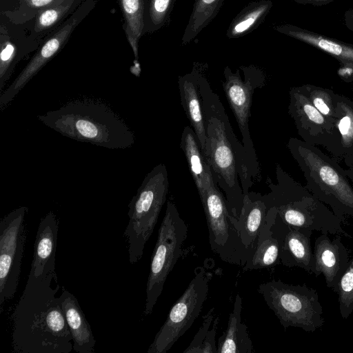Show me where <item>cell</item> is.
<instances>
[{"instance_id":"cell-1","label":"cell","mask_w":353,"mask_h":353,"mask_svg":"<svg viewBox=\"0 0 353 353\" xmlns=\"http://www.w3.org/2000/svg\"><path fill=\"white\" fill-rule=\"evenodd\" d=\"M61 288L57 273L28 277L11 314L14 352L70 353L73 350V339L58 295Z\"/></svg>"},{"instance_id":"cell-2","label":"cell","mask_w":353,"mask_h":353,"mask_svg":"<svg viewBox=\"0 0 353 353\" xmlns=\"http://www.w3.org/2000/svg\"><path fill=\"white\" fill-rule=\"evenodd\" d=\"M199 89L207 134L204 154L214 183L223 192L230 213L238 220L244 196L254 181L245 150L233 131L219 95L201 70Z\"/></svg>"},{"instance_id":"cell-3","label":"cell","mask_w":353,"mask_h":353,"mask_svg":"<svg viewBox=\"0 0 353 353\" xmlns=\"http://www.w3.org/2000/svg\"><path fill=\"white\" fill-rule=\"evenodd\" d=\"M37 119L65 137L108 149L131 148L135 142L134 134L126 123L98 100H74Z\"/></svg>"},{"instance_id":"cell-4","label":"cell","mask_w":353,"mask_h":353,"mask_svg":"<svg viewBox=\"0 0 353 353\" xmlns=\"http://www.w3.org/2000/svg\"><path fill=\"white\" fill-rule=\"evenodd\" d=\"M287 147L306 181L305 188L343 222L353 219V186L343 168L316 145L291 137Z\"/></svg>"},{"instance_id":"cell-5","label":"cell","mask_w":353,"mask_h":353,"mask_svg":"<svg viewBox=\"0 0 353 353\" xmlns=\"http://www.w3.org/2000/svg\"><path fill=\"white\" fill-rule=\"evenodd\" d=\"M276 176L277 183H270L268 185L270 192L262 197L268 208H275L284 223L323 234L353 238L343 230L342 222L325 203L278 164Z\"/></svg>"},{"instance_id":"cell-6","label":"cell","mask_w":353,"mask_h":353,"mask_svg":"<svg viewBox=\"0 0 353 353\" xmlns=\"http://www.w3.org/2000/svg\"><path fill=\"white\" fill-rule=\"evenodd\" d=\"M169 179L164 163H159L145 176L128 205V223L124 231L129 261L137 263L152 235L166 201Z\"/></svg>"},{"instance_id":"cell-7","label":"cell","mask_w":353,"mask_h":353,"mask_svg":"<svg viewBox=\"0 0 353 353\" xmlns=\"http://www.w3.org/2000/svg\"><path fill=\"white\" fill-rule=\"evenodd\" d=\"M258 292L285 330L294 327L314 332L325 323L317 291L305 284L272 280L259 285Z\"/></svg>"},{"instance_id":"cell-8","label":"cell","mask_w":353,"mask_h":353,"mask_svg":"<svg viewBox=\"0 0 353 353\" xmlns=\"http://www.w3.org/2000/svg\"><path fill=\"white\" fill-rule=\"evenodd\" d=\"M188 226L172 201L168 200L151 256L146 284L143 314L150 315L160 296L166 279L183 252Z\"/></svg>"},{"instance_id":"cell-9","label":"cell","mask_w":353,"mask_h":353,"mask_svg":"<svg viewBox=\"0 0 353 353\" xmlns=\"http://www.w3.org/2000/svg\"><path fill=\"white\" fill-rule=\"evenodd\" d=\"M211 274L203 267L195 269L194 276L175 302L167 318L149 346L148 353H165L192 325L207 300Z\"/></svg>"},{"instance_id":"cell-10","label":"cell","mask_w":353,"mask_h":353,"mask_svg":"<svg viewBox=\"0 0 353 353\" xmlns=\"http://www.w3.org/2000/svg\"><path fill=\"white\" fill-rule=\"evenodd\" d=\"M209 232L211 250L230 264L244 266L252 253L242 242L225 196L217 185L212 186L201 201ZM235 218V217H234Z\"/></svg>"},{"instance_id":"cell-11","label":"cell","mask_w":353,"mask_h":353,"mask_svg":"<svg viewBox=\"0 0 353 353\" xmlns=\"http://www.w3.org/2000/svg\"><path fill=\"white\" fill-rule=\"evenodd\" d=\"M244 80L239 70L233 72L226 66L223 71V88L228 103L233 112L242 137L252 176L254 180L260 175L257 156L249 130V119L254 91L263 86L265 79L262 72L253 66L241 67Z\"/></svg>"},{"instance_id":"cell-12","label":"cell","mask_w":353,"mask_h":353,"mask_svg":"<svg viewBox=\"0 0 353 353\" xmlns=\"http://www.w3.org/2000/svg\"><path fill=\"white\" fill-rule=\"evenodd\" d=\"M26 206L16 208L0 221V313L17 292L26 240Z\"/></svg>"},{"instance_id":"cell-13","label":"cell","mask_w":353,"mask_h":353,"mask_svg":"<svg viewBox=\"0 0 353 353\" xmlns=\"http://www.w3.org/2000/svg\"><path fill=\"white\" fill-rule=\"evenodd\" d=\"M97 0H85L80 6L45 39L32 59L0 97V108H5L37 74V73L66 44L72 33L96 6Z\"/></svg>"},{"instance_id":"cell-14","label":"cell","mask_w":353,"mask_h":353,"mask_svg":"<svg viewBox=\"0 0 353 353\" xmlns=\"http://www.w3.org/2000/svg\"><path fill=\"white\" fill-rule=\"evenodd\" d=\"M289 95L288 113L302 140L310 145H322L330 152L334 125L311 103L301 85L291 88Z\"/></svg>"},{"instance_id":"cell-15","label":"cell","mask_w":353,"mask_h":353,"mask_svg":"<svg viewBox=\"0 0 353 353\" xmlns=\"http://www.w3.org/2000/svg\"><path fill=\"white\" fill-rule=\"evenodd\" d=\"M1 20L0 28V92L10 79L17 63L28 54L38 50L40 42L30 33L28 34L23 25L12 23L6 17Z\"/></svg>"},{"instance_id":"cell-16","label":"cell","mask_w":353,"mask_h":353,"mask_svg":"<svg viewBox=\"0 0 353 353\" xmlns=\"http://www.w3.org/2000/svg\"><path fill=\"white\" fill-rule=\"evenodd\" d=\"M342 235L331 240L327 234L322 233L314 243L313 274H323L326 286L335 291L339 281L350 263L347 249L342 241Z\"/></svg>"},{"instance_id":"cell-17","label":"cell","mask_w":353,"mask_h":353,"mask_svg":"<svg viewBox=\"0 0 353 353\" xmlns=\"http://www.w3.org/2000/svg\"><path fill=\"white\" fill-rule=\"evenodd\" d=\"M256 249L244 266L243 271L272 268L279 263L285 224L277 215L275 208H268Z\"/></svg>"},{"instance_id":"cell-18","label":"cell","mask_w":353,"mask_h":353,"mask_svg":"<svg viewBox=\"0 0 353 353\" xmlns=\"http://www.w3.org/2000/svg\"><path fill=\"white\" fill-rule=\"evenodd\" d=\"M59 221L50 211L40 221L34 244L28 277L40 278L56 272V250Z\"/></svg>"},{"instance_id":"cell-19","label":"cell","mask_w":353,"mask_h":353,"mask_svg":"<svg viewBox=\"0 0 353 353\" xmlns=\"http://www.w3.org/2000/svg\"><path fill=\"white\" fill-rule=\"evenodd\" d=\"M268 210L262 195L258 192H249L244 196L243 205L239 219L232 220L243 243L252 254L256 249L260 232L266 222Z\"/></svg>"},{"instance_id":"cell-20","label":"cell","mask_w":353,"mask_h":353,"mask_svg":"<svg viewBox=\"0 0 353 353\" xmlns=\"http://www.w3.org/2000/svg\"><path fill=\"white\" fill-rule=\"evenodd\" d=\"M199 72L200 70L193 68L191 72L179 76L178 87L181 105L205 153L207 134L199 89Z\"/></svg>"},{"instance_id":"cell-21","label":"cell","mask_w":353,"mask_h":353,"mask_svg":"<svg viewBox=\"0 0 353 353\" xmlns=\"http://www.w3.org/2000/svg\"><path fill=\"white\" fill-rule=\"evenodd\" d=\"M312 232L306 228L285 224L280 254V261L283 265L298 267L313 274L314 259L311 247Z\"/></svg>"},{"instance_id":"cell-22","label":"cell","mask_w":353,"mask_h":353,"mask_svg":"<svg viewBox=\"0 0 353 353\" xmlns=\"http://www.w3.org/2000/svg\"><path fill=\"white\" fill-rule=\"evenodd\" d=\"M60 298L73 339V350L78 353L94 352L96 341L77 299L64 286L61 288Z\"/></svg>"},{"instance_id":"cell-23","label":"cell","mask_w":353,"mask_h":353,"mask_svg":"<svg viewBox=\"0 0 353 353\" xmlns=\"http://www.w3.org/2000/svg\"><path fill=\"white\" fill-rule=\"evenodd\" d=\"M179 145L185 154L190 172L201 201L209 188L216 185L214 183L209 163L199 143L195 132L189 125L183 128Z\"/></svg>"},{"instance_id":"cell-24","label":"cell","mask_w":353,"mask_h":353,"mask_svg":"<svg viewBox=\"0 0 353 353\" xmlns=\"http://www.w3.org/2000/svg\"><path fill=\"white\" fill-rule=\"evenodd\" d=\"M275 30L329 54L339 63H353V44L291 24L276 26Z\"/></svg>"},{"instance_id":"cell-25","label":"cell","mask_w":353,"mask_h":353,"mask_svg":"<svg viewBox=\"0 0 353 353\" xmlns=\"http://www.w3.org/2000/svg\"><path fill=\"white\" fill-rule=\"evenodd\" d=\"M329 152L340 160L353 156V101L339 94L333 141Z\"/></svg>"},{"instance_id":"cell-26","label":"cell","mask_w":353,"mask_h":353,"mask_svg":"<svg viewBox=\"0 0 353 353\" xmlns=\"http://www.w3.org/2000/svg\"><path fill=\"white\" fill-rule=\"evenodd\" d=\"M242 298L236 294L226 330L219 339L218 353H253L247 326L241 322Z\"/></svg>"},{"instance_id":"cell-27","label":"cell","mask_w":353,"mask_h":353,"mask_svg":"<svg viewBox=\"0 0 353 353\" xmlns=\"http://www.w3.org/2000/svg\"><path fill=\"white\" fill-rule=\"evenodd\" d=\"M85 0H57L37 14L33 19L30 33L41 40L46 33L58 28L70 17Z\"/></svg>"},{"instance_id":"cell-28","label":"cell","mask_w":353,"mask_h":353,"mask_svg":"<svg viewBox=\"0 0 353 353\" xmlns=\"http://www.w3.org/2000/svg\"><path fill=\"white\" fill-rule=\"evenodd\" d=\"M124 17V30L134 57L138 59L139 41L143 34L144 18L149 0H119Z\"/></svg>"},{"instance_id":"cell-29","label":"cell","mask_w":353,"mask_h":353,"mask_svg":"<svg viewBox=\"0 0 353 353\" xmlns=\"http://www.w3.org/2000/svg\"><path fill=\"white\" fill-rule=\"evenodd\" d=\"M272 6V2L270 0L250 3L233 20L227 31V36L234 39L247 34L262 22Z\"/></svg>"},{"instance_id":"cell-30","label":"cell","mask_w":353,"mask_h":353,"mask_svg":"<svg viewBox=\"0 0 353 353\" xmlns=\"http://www.w3.org/2000/svg\"><path fill=\"white\" fill-rule=\"evenodd\" d=\"M224 0H196L182 37V45L192 41L216 16Z\"/></svg>"},{"instance_id":"cell-31","label":"cell","mask_w":353,"mask_h":353,"mask_svg":"<svg viewBox=\"0 0 353 353\" xmlns=\"http://www.w3.org/2000/svg\"><path fill=\"white\" fill-rule=\"evenodd\" d=\"M301 86L311 103L334 125L336 117L337 94L315 85Z\"/></svg>"},{"instance_id":"cell-32","label":"cell","mask_w":353,"mask_h":353,"mask_svg":"<svg viewBox=\"0 0 353 353\" xmlns=\"http://www.w3.org/2000/svg\"><path fill=\"white\" fill-rule=\"evenodd\" d=\"M57 0H18L11 10L3 12L4 17L12 23L25 25L32 21L39 12L50 6Z\"/></svg>"},{"instance_id":"cell-33","label":"cell","mask_w":353,"mask_h":353,"mask_svg":"<svg viewBox=\"0 0 353 353\" xmlns=\"http://www.w3.org/2000/svg\"><path fill=\"white\" fill-rule=\"evenodd\" d=\"M175 0H150L145 18L143 33L152 32L167 22Z\"/></svg>"},{"instance_id":"cell-34","label":"cell","mask_w":353,"mask_h":353,"mask_svg":"<svg viewBox=\"0 0 353 353\" xmlns=\"http://www.w3.org/2000/svg\"><path fill=\"white\" fill-rule=\"evenodd\" d=\"M334 292L338 294L340 314L347 319L353 312V256Z\"/></svg>"},{"instance_id":"cell-35","label":"cell","mask_w":353,"mask_h":353,"mask_svg":"<svg viewBox=\"0 0 353 353\" xmlns=\"http://www.w3.org/2000/svg\"><path fill=\"white\" fill-rule=\"evenodd\" d=\"M215 310L212 307L203 316V322L190 344L183 351V353H201V347L214 321Z\"/></svg>"},{"instance_id":"cell-36","label":"cell","mask_w":353,"mask_h":353,"mask_svg":"<svg viewBox=\"0 0 353 353\" xmlns=\"http://www.w3.org/2000/svg\"><path fill=\"white\" fill-rule=\"evenodd\" d=\"M219 317L218 316L213 321L212 328L208 330L201 347V353H218L215 337L219 326Z\"/></svg>"},{"instance_id":"cell-37","label":"cell","mask_w":353,"mask_h":353,"mask_svg":"<svg viewBox=\"0 0 353 353\" xmlns=\"http://www.w3.org/2000/svg\"><path fill=\"white\" fill-rule=\"evenodd\" d=\"M337 74L342 81L346 83L353 82V63H340Z\"/></svg>"},{"instance_id":"cell-38","label":"cell","mask_w":353,"mask_h":353,"mask_svg":"<svg viewBox=\"0 0 353 353\" xmlns=\"http://www.w3.org/2000/svg\"><path fill=\"white\" fill-rule=\"evenodd\" d=\"M302 5H311L314 6H323L333 2L335 0H292Z\"/></svg>"},{"instance_id":"cell-39","label":"cell","mask_w":353,"mask_h":353,"mask_svg":"<svg viewBox=\"0 0 353 353\" xmlns=\"http://www.w3.org/2000/svg\"><path fill=\"white\" fill-rule=\"evenodd\" d=\"M343 162L347 167L345 172L353 186V156L344 159Z\"/></svg>"},{"instance_id":"cell-40","label":"cell","mask_w":353,"mask_h":353,"mask_svg":"<svg viewBox=\"0 0 353 353\" xmlns=\"http://www.w3.org/2000/svg\"><path fill=\"white\" fill-rule=\"evenodd\" d=\"M344 21L347 28L353 32V9H348L345 11Z\"/></svg>"}]
</instances>
